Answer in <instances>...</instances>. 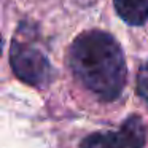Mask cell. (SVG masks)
<instances>
[{"label": "cell", "instance_id": "6da1fadb", "mask_svg": "<svg viewBox=\"0 0 148 148\" xmlns=\"http://www.w3.org/2000/svg\"><path fill=\"white\" fill-rule=\"evenodd\" d=\"M69 65L73 77L103 102L121 96L127 65L119 43L103 30H86L72 42Z\"/></svg>", "mask_w": 148, "mask_h": 148}, {"label": "cell", "instance_id": "7a4b0ae2", "mask_svg": "<svg viewBox=\"0 0 148 148\" xmlns=\"http://www.w3.org/2000/svg\"><path fill=\"white\" fill-rule=\"evenodd\" d=\"M11 70L18 80L34 88L49 86L54 80V67L49 59L35 46L13 40L10 46Z\"/></svg>", "mask_w": 148, "mask_h": 148}, {"label": "cell", "instance_id": "3957f363", "mask_svg": "<svg viewBox=\"0 0 148 148\" xmlns=\"http://www.w3.org/2000/svg\"><path fill=\"white\" fill-rule=\"evenodd\" d=\"M147 142V129L138 115H131L118 129L96 132L84 137L80 148H143Z\"/></svg>", "mask_w": 148, "mask_h": 148}, {"label": "cell", "instance_id": "277c9868", "mask_svg": "<svg viewBox=\"0 0 148 148\" xmlns=\"http://www.w3.org/2000/svg\"><path fill=\"white\" fill-rule=\"evenodd\" d=\"M118 16L129 26H142L148 19V0H113Z\"/></svg>", "mask_w": 148, "mask_h": 148}, {"label": "cell", "instance_id": "5b68a950", "mask_svg": "<svg viewBox=\"0 0 148 148\" xmlns=\"http://www.w3.org/2000/svg\"><path fill=\"white\" fill-rule=\"evenodd\" d=\"M137 94L140 99H143L145 102L148 103V62L143 64V67L138 70V75H137Z\"/></svg>", "mask_w": 148, "mask_h": 148}]
</instances>
